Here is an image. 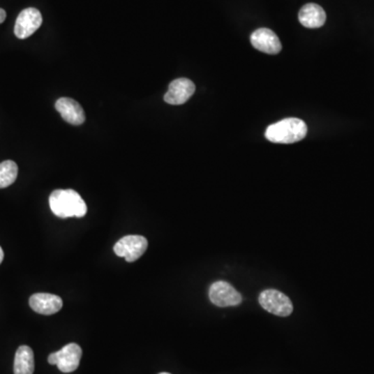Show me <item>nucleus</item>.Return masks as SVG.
<instances>
[{
  "mask_svg": "<svg viewBox=\"0 0 374 374\" xmlns=\"http://www.w3.org/2000/svg\"><path fill=\"white\" fill-rule=\"evenodd\" d=\"M51 211L61 218H84L88 212L86 202L73 189H57L49 197Z\"/></svg>",
  "mask_w": 374,
  "mask_h": 374,
  "instance_id": "obj_1",
  "label": "nucleus"
},
{
  "mask_svg": "<svg viewBox=\"0 0 374 374\" xmlns=\"http://www.w3.org/2000/svg\"><path fill=\"white\" fill-rule=\"evenodd\" d=\"M308 128L303 120L288 118L271 125L267 129L265 137L271 142L278 144H293L305 139Z\"/></svg>",
  "mask_w": 374,
  "mask_h": 374,
  "instance_id": "obj_2",
  "label": "nucleus"
},
{
  "mask_svg": "<svg viewBox=\"0 0 374 374\" xmlns=\"http://www.w3.org/2000/svg\"><path fill=\"white\" fill-rule=\"evenodd\" d=\"M259 304L263 309L274 315L287 317L293 312L291 299L284 293L276 289H267L259 295Z\"/></svg>",
  "mask_w": 374,
  "mask_h": 374,
  "instance_id": "obj_3",
  "label": "nucleus"
},
{
  "mask_svg": "<svg viewBox=\"0 0 374 374\" xmlns=\"http://www.w3.org/2000/svg\"><path fill=\"white\" fill-rule=\"evenodd\" d=\"M82 357V347L78 344L70 343L63 346L59 352H52L48 357V363L57 365L61 373H70L78 368Z\"/></svg>",
  "mask_w": 374,
  "mask_h": 374,
  "instance_id": "obj_4",
  "label": "nucleus"
},
{
  "mask_svg": "<svg viewBox=\"0 0 374 374\" xmlns=\"http://www.w3.org/2000/svg\"><path fill=\"white\" fill-rule=\"evenodd\" d=\"M148 248V240L140 235H127L121 238L114 250L116 255L126 259L127 262H135Z\"/></svg>",
  "mask_w": 374,
  "mask_h": 374,
  "instance_id": "obj_5",
  "label": "nucleus"
},
{
  "mask_svg": "<svg viewBox=\"0 0 374 374\" xmlns=\"http://www.w3.org/2000/svg\"><path fill=\"white\" fill-rule=\"evenodd\" d=\"M209 299L218 307H235L240 305L242 297L237 290L225 280H218L210 286Z\"/></svg>",
  "mask_w": 374,
  "mask_h": 374,
  "instance_id": "obj_6",
  "label": "nucleus"
},
{
  "mask_svg": "<svg viewBox=\"0 0 374 374\" xmlns=\"http://www.w3.org/2000/svg\"><path fill=\"white\" fill-rule=\"evenodd\" d=\"M43 18L35 8H27L19 14L15 23L14 33L18 39L24 40L33 36L41 27Z\"/></svg>",
  "mask_w": 374,
  "mask_h": 374,
  "instance_id": "obj_7",
  "label": "nucleus"
},
{
  "mask_svg": "<svg viewBox=\"0 0 374 374\" xmlns=\"http://www.w3.org/2000/svg\"><path fill=\"white\" fill-rule=\"evenodd\" d=\"M250 43L261 52L278 54L282 50V44L278 36L269 29H259L250 36Z\"/></svg>",
  "mask_w": 374,
  "mask_h": 374,
  "instance_id": "obj_8",
  "label": "nucleus"
},
{
  "mask_svg": "<svg viewBox=\"0 0 374 374\" xmlns=\"http://www.w3.org/2000/svg\"><path fill=\"white\" fill-rule=\"evenodd\" d=\"M55 110L61 114V118L71 125L80 126L86 121V114L82 105L71 98H59L55 102Z\"/></svg>",
  "mask_w": 374,
  "mask_h": 374,
  "instance_id": "obj_9",
  "label": "nucleus"
},
{
  "mask_svg": "<svg viewBox=\"0 0 374 374\" xmlns=\"http://www.w3.org/2000/svg\"><path fill=\"white\" fill-rule=\"evenodd\" d=\"M195 86L187 78H179L170 84L169 90L165 95V101L172 105H181L193 95Z\"/></svg>",
  "mask_w": 374,
  "mask_h": 374,
  "instance_id": "obj_10",
  "label": "nucleus"
},
{
  "mask_svg": "<svg viewBox=\"0 0 374 374\" xmlns=\"http://www.w3.org/2000/svg\"><path fill=\"white\" fill-rule=\"evenodd\" d=\"M29 306L33 311L42 315H53L61 311L63 299L50 293H36L29 299Z\"/></svg>",
  "mask_w": 374,
  "mask_h": 374,
  "instance_id": "obj_11",
  "label": "nucleus"
},
{
  "mask_svg": "<svg viewBox=\"0 0 374 374\" xmlns=\"http://www.w3.org/2000/svg\"><path fill=\"white\" fill-rule=\"evenodd\" d=\"M299 20L308 29H318L326 23L327 14L318 4L308 3L299 10Z\"/></svg>",
  "mask_w": 374,
  "mask_h": 374,
  "instance_id": "obj_12",
  "label": "nucleus"
},
{
  "mask_svg": "<svg viewBox=\"0 0 374 374\" xmlns=\"http://www.w3.org/2000/svg\"><path fill=\"white\" fill-rule=\"evenodd\" d=\"M35 371V357L29 346L22 345L15 354L14 374H33Z\"/></svg>",
  "mask_w": 374,
  "mask_h": 374,
  "instance_id": "obj_13",
  "label": "nucleus"
},
{
  "mask_svg": "<svg viewBox=\"0 0 374 374\" xmlns=\"http://www.w3.org/2000/svg\"><path fill=\"white\" fill-rule=\"evenodd\" d=\"M18 176V165L13 160L0 163V188L12 186Z\"/></svg>",
  "mask_w": 374,
  "mask_h": 374,
  "instance_id": "obj_14",
  "label": "nucleus"
},
{
  "mask_svg": "<svg viewBox=\"0 0 374 374\" xmlns=\"http://www.w3.org/2000/svg\"><path fill=\"white\" fill-rule=\"evenodd\" d=\"M6 10H4L3 8H0V24H1L2 22H4V20H6Z\"/></svg>",
  "mask_w": 374,
  "mask_h": 374,
  "instance_id": "obj_15",
  "label": "nucleus"
},
{
  "mask_svg": "<svg viewBox=\"0 0 374 374\" xmlns=\"http://www.w3.org/2000/svg\"><path fill=\"white\" fill-rule=\"evenodd\" d=\"M3 250H2L1 246H0V264H1L2 261H3Z\"/></svg>",
  "mask_w": 374,
  "mask_h": 374,
  "instance_id": "obj_16",
  "label": "nucleus"
},
{
  "mask_svg": "<svg viewBox=\"0 0 374 374\" xmlns=\"http://www.w3.org/2000/svg\"><path fill=\"white\" fill-rule=\"evenodd\" d=\"M159 374H171V373H159Z\"/></svg>",
  "mask_w": 374,
  "mask_h": 374,
  "instance_id": "obj_17",
  "label": "nucleus"
}]
</instances>
